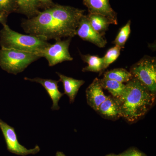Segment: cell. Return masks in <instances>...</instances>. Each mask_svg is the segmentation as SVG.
<instances>
[{
	"label": "cell",
	"instance_id": "obj_1",
	"mask_svg": "<svg viewBox=\"0 0 156 156\" xmlns=\"http://www.w3.org/2000/svg\"><path fill=\"white\" fill-rule=\"evenodd\" d=\"M121 117L129 123L137 122L152 107L156 93L151 92L140 81L133 77L126 85L125 92L118 99Z\"/></svg>",
	"mask_w": 156,
	"mask_h": 156
},
{
	"label": "cell",
	"instance_id": "obj_2",
	"mask_svg": "<svg viewBox=\"0 0 156 156\" xmlns=\"http://www.w3.org/2000/svg\"><path fill=\"white\" fill-rule=\"evenodd\" d=\"M3 25L0 32V44L2 48L15 49L37 54L50 44L43 37L23 34L12 30L7 24Z\"/></svg>",
	"mask_w": 156,
	"mask_h": 156
},
{
	"label": "cell",
	"instance_id": "obj_3",
	"mask_svg": "<svg viewBox=\"0 0 156 156\" xmlns=\"http://www.w3.org/2000/svg\"><path fill=\"white\" fill-rule=\"evenodd\" d=\"M40 58L35 53L2 48L0 50V66L9 73L17 75Z\"/></svg>",
	"mask_w": 156,
	"mask_h": 156
},
{
	"label": "cell",
	"instance_id": "obj_4",
	"mask_svg": "<svg viewBox=\"0 0 156 156\" xmlns=\"http://www.w3.org/2000/svg\"><path fill=\"white\" fill-rule=\"evenodd\" d=\"M130 72L151 92H156V61L155 57L144 56L133 65Z\"/></svg>",
	"mask_w": 156,
	"mask_h": 156
},
{
	"label": "cell",
	"instance_id": "obj_5",
	"mask_svg": "<svg viewBox=\"0 0 156 156\" xmlns=\"http://www.w3.org/2000/svg\"><path fill=\"white\" fill-rule=\"evenodd\" d=\"M52 14L49 8L32 18L23 21L21 26L27 33L50 40Z\"/></svg>",
	"mask_w": 156,
	"mask_h": 156
},
{
	"label": "cell",
	"instance_id": "obj_6",
	"mask_svg": "<svg viewBox=\"0 0 156 156\" xmlns=\"http://www.w3.org/2000/svg\"><path fill=\"white\" fill-rule=\"evenodd\" d=\"M52 16L59 20L74 36L85 10L68 6L54 5L49 8Z\"/></svg>",
	"mask_w": 156,
	"mask_h": 156
},
{
	"label": "cell",
	"instance_id": "obj_7",
	"mask_svg": "<svg viewBox=\"0 0 156 156\" xmlns=\"http://www.w3.org/2000/svg\"><path fill=\"white\" fill-rule=\"evenodd\" d=\"M71 38L65 40H57L55 44L49 45L37 53L40 57H45L50 66H53L64 61H72L73 58L69 52Z\"/></svg>",
	"mask_w": 156,
	"mask_h": 156
},
{
	"label": "cell",
	"instance_id": "obj_8",
	"mask_svg": "<svg viewBox=\"0 0 156 156\" xmlns=\"http://www.w3.org/2000/svg\"><path fill=\"white\" fill-rule=\"evenodd\" d=\"M0 128L5 137L7 149L10 152L18 155L25 156L29 154H35L40 151V147L39 146L36 145L33 148L28 149L20 144L18 141L14 128L1 119H0Z\"/></svg>",
	"mask_w": 156,
	"mask_h": 156
},
{
	"label": "cell",
	"instance_id": "obj_9",
	"mask_svg": "<svg viewBox=\"0 0 156 156\" xmlns=\"http://www.w3.org/2000/svg\"><path fill=\"white\" fill-rule=\"evenodd\" d=\"M76 34L83 41L90 42L98 48H104L107 44L105 37L93 29L85 14L80 20Z\"/></svg>",
	"mask_w": 156,
	"mask_h": 156
},
{
	"label": "cell",
	"instance_id": "obj_10",
	"mask_svg": "<svg viewBox=\"0 0 156 156\" xmlns=\"http://www.w3.org/2000/svg\"><path fill=\"white\" fill-rule=\"evenodd\" d=\"M89 14L102 15L108 18L112 24H118L117 14L111 7L109 0H83Z\"/></svg>",
	"mask_w": 156,
	"mask_h": 156
},
{
	"label": "cell",
	"instance_id": "obj_11",
	"mask_svg": "<svg viewBox=\"0 0 156 156\" xmlns=\"http://www.w3.org/2000/svg\"><path fill=\"white\" fill-rule=\"evenodd\" d=\"M86 96L88 105L97 112L98 109L108 96L105 94L100 80L95 78L86 90Z\"/></svg>",
	"mask_w": 156,
	"mask_h": 156
},
{
	"label": "cell",
	"instance_id": "obj_12",
	"mask_svg": "<svg viewBox=\"0 0 156 156\" xmlns=\"http://www.w3.org/2000/svg\"><path fill=\"white\" fill-rule=\"evenodd\" d=\"M26 80L31 81L38 83L43 86L46 89L48 95L52 99L53 105L52 109L53 110H58L59 109L58 102L62 97L64 95V93H62L58 89V84L59 81L54 80L51 79H44L41 78H35L30 79L27 77L24 78Z\"/></svg>",
	"mask_w": 156,
	"mask_h": 156
},
{
	"label": "cell",
	"instance_id": "obj_13",
	"mask_svg": "<svg viewBox=\"0 0 156 156\" xmlns=\"http://www.w3.org/2000/svg\"><path fill=\"white\" fill-rule=\"evenodd\" d=\"M97 112L105 119L112 120L118 119L121 117L119 102L117 98L108 96L101 104Z\"/></svg>",
	"mask_w": 156,
	"mask_h": 156
},
{
	"label": "cell",
	"instance_id": "obj_14",
	"mask_svg": "<svg viewBox=\"0 0 156 156\" xmlns=\"http://www.w3.org/2000/svg\"><path fill=\"white\" fill-rule=\"evenodd\" d=\"M56 73L59 77V82H61L63 84L64 94L67 95L69 98L70 103H73L80 88L85 83V81L83 80H76L60 73L57 72Z\"/></svg>",
	"mask_w": 156,
	"mask_h": 156
},
{
	"label": "cell",
	"instance_id": "obj_15",
	"mask_svg": "<svg viewBox=\"0 0 156 156\" xmlns=\"http://www.w3.org/2000/svg\"><path fill=\"white\" fill-rule=\"evenodd\" d=\"M87 16L93 29L103 36L109 25L112 24L108 18L99 14H89Z\"/></svg>",
	"mask_w": 156,
	"mask_h": 156
},
{
	"label": "cell",
	"instance_id": "obj_16",
	"mask_svg": "<svg viewBox=\"0 0 156 156\" xmlns=\"http://www.w3.org/2000/svg\"><path fill=\"white\" fill-rule=\"evenodd\" d=\"M17 12L25 14L29 18L36 16L40 13V7L37 0H16Z\"/></svg>",
	"mask_w": 156,
	"mask_h": 156
},
{
	"label": "cell",
	"instance_id": "obj_17",
	"mask_svg": "<svg viewBox=\"0 0 156 156\" xmlns=\"http://www.w3.org/2000/svg\"><path fill=\"white\" fill-rule=\"evenodd\" d=\"M100 81L103 89L108 90L115 98L119 99L125 92L126 85L122 83L104 77L100 80Z\"/></svg>",
	"mask_w": 156,
	"mask_h": 156
},
{
	"label": "cell",
	"instance_id": "obj_18",
	"mask_svg": "<svg viewBox=\"0 0 156 156\" xmlns=\"http://www.w3.org/2000/svg\"><path fill=\"white\" fill-rule=\"evenodd\" d=\"M82 59L88 64L87 66L83 69L82 71L92 72H102L103 70V57L87 54L83 55L80 53Z\"/></svg>",
	"mask_w": 156,
	"mask_h": 156
},
{
	"label": "cell",
	"instance_id": "obj_19",
	"mask_svg": "<svg viewBox=\"0 0 156 156\" xmlns=\"http://www.w3.org/2000/svg\"><path fill=\"white\" fill-rule=\"evenodd\" d=\"M104 77L119 83H127L133 77L130 72L124 68H116L105 73Z\"/></svg>",
	"mask_w": 156,
	"mask_h": 156
},
{
	"label": "cell",
	"instance_id": "obj_20",
	"mask_svg": "<svg viewBox=\"0 0 156 156\" xmlns=\"http://www.w3.org/2000/svg\"><path fill=\"white\" fill-rule=\"evenodd\" d=\"M131 20H128L126 25L120 29L119 33L113 42L115 46H118L121 49L124 48L126 42L131 33Z\"/></svg>",
	"mask_w": 156,
	"mask_h": 156
},
{
	"label": "cell",
	"instance_id": "obj_21",
	"mask_svg": "<svg viewBox=\"0 0 156 156\" xmlns=\"http://www.w3.org/2000/svg\"><path fill=\"white\" fill-rule=\"evenodd\" d=\"M121 49L118 46H115L108 50L106 54L103 57V70L117 60L120 56Z\"/></svg>",
	"mask_w": 156,
	"mask_h": 156
},
{
	"label": "cell",
	"instance_id": "obj_22",
	"mask_svg": "<svg viewBox=\"0 0 156 156\" xmlns=\"http://www.w3.org/2000/svg\"><path fill=\"white\" fill-rule=\"evenodd\" d=\"M17 10L16 0H0V11L6 16Z\"/></svg>",
	"mask_w": 156,
	"mask_h": 156
},
{
	"label": "cell",
	"instance_id": "obj_23",
	"mask_svg": "<svg viewBox=\"0 0 156 156\" xmlns=\"http://www.w3.org/2000/svg\"><path fill=\"white\" fill-rule=\"evenodd\" d=\"M120 154L121 156H144L145 155L144 154H143L141 152L134 148L128 149Z\"/></svg>",
	"mask_w": 156,
	"mask_h": 156
},
{
	"label": "cell",
	"instance_id": "obj_24",
	"mask_svg": "<svg viewBox=\"0 0 156 156\" xmlns=\"http://www.w3.org/2000/svg\"><path fill=\"white\" fill-rule=\"evenodd\" d=\"M40 6L46 7L47 9L54 5L53 2L51 0H37Z\"/></svg>",
	"mask_w": 156,
	"mask_h": 156
},
{
	"label": "cell",
	"instance_id": "obj_25",
	"mask_svg": "<svg viewBox=\"0 0 156 156\" xmlns=\"http://www.w3.org/2000/svg\"><path fill=\"white\" fill-rule=\"evenodd\" d=\"M7 17V16H6L0 11V23H2L3 25L6 24Z\"/></svg>",
	"mask_w": 156,
	"mask_h": 156
},
{
	"label": "cell",
	"instance_id": "obj_26",
	"mask_svg": "<svg viewBox=\"0 0 156 156\" xmlns=\"http://www.w3.org/2000/svg\"><path fill=\"white\" fill-rule=\"evenodd\" d=\"M56 156H66L63 153L60 151H57L56 152Z\"/></svg>",
	"mask_w": 156,
	"mask_h": 156
},
{
	"label": "cell",
	"instance_id": "obj_27",
	"mask_svg": "<svg viewBox=\"0 0 156 156\" xmlns=\"http://www.w3.org/2000/svg\"><path fill=\"white\" fill-rule=\"evenodd\" d=\"M106 156H121L120 154L116 155L115 154H110Z\"/></svg>",
	"mask_w": 156,
	"mask_h": 156
},
{
	"label": "cell",
	"instance_id": "obj_28",
	"mask_svg": "<svg viewBox=\"0 0 156 156\" xmlns=\"http://www.w3.org/2000/svg\"><path fill=\"white\" fill-rule=\"evenodd\" d=\"M144 156H146L145 155H144Z\"/></svg>",
	"mask_w": 156,
	"mask_h": 156
}]
</instances>
